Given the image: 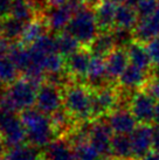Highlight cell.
<instances>
[{
  "instance_id": "6da1fadb",
  "label": "cell",
  "mask_w": 159,
  "mask_h": 160,
  "mask_svg": "<svg viewBox=\"0 0 159 160\" xmlns=\"http://www.w3.org/2000/svg\"><path fill=\"white\" fill-rule=\"evenodd\" d=\"M40 85L28 78L14 81L0 95V110L26 111L35 105L36 95Z\"/></svg>"
},
{
  "instance_id": "7a4b0ae2",
  "label": "cell",
  "mask_w": 159,
  "mask_h": 160,
  "mask_svg": "<svg viewBox=\"0 0 159 160\" xmlns=\"http://www.w3.org/2000/svg\"><path fill=\"white\" fill-rule=\"evenodd\" d=\"M21 119L26 131V138L34 148H46L54 140L55 129L50 117L38 109L22 112Z\"/></svg>"
},
{
  "instance_id": "3957f363",
  "label": "cell",
  "mask_w": 159,
  "mask_h": 160,
  "mask_svg": "<svg viewBox=\"0 0 159 160\" xmlns=\"http://www.w3.org/2000/svg\"><path fill=\"white\" fill-rule=\"evenodd\" d=\"M63 108L73 120L85 123L94 115L93 89L83 84H69L63 91Z\"/></svg>"
},
{
  "instance_id": "277c9868",
  "label": "cell",
  "mask_w": 159,
  "mask_h": 160,
  "mask_svg": "<svg viewBox=\"0 0 159 160\" xmlns=\"http://www.w3.org/2000/svg\"><path fill=\"white\" fill-rule=\"evenodd\" d=\"M66 31L74 36L81 45L89 47L100 33L95 9L85 6L75 13L70 22L68 23Z\"/></svg>"
},
{
  "instance_id": "5b68a950",
  "label": "cell",
  "mask_w": 159,
  "mask_h": 160,
  "mask_svg": "<svg viewBox=\"0 0 159 160\" xmlns=\"http://www.w3.org/2000/svg\"><path fill=\"white\" fill-rule=\"evenodd\" d=\"M0 138L11 148L21 146L27 140L22 119L17 112L0 110Z\"/></svg>"
},
{
  "instance_id": "8992f818",
  "label": "cell",
  "mask_w": 159,
  "mask_h": 160,
  "mask_svg": "<svg viewBox=\"0 0 159 160\" xmlns=\"http://www.w3.org/2000/svg\"><path fill=\"white\" fill-rule=\"evenodd\" d=\"M112 139L114 131L111 130L108 122L97 119L88 125V140L96 147V150L105 160H112Z\"/></svg>"
},
{
  "instance_id": "52a82bcc",
  "label": "cell",
  "mask_w": 159,
  "mask_h": 160,
  "mask_svg": "<svg viewBox=\"0 0 159 160\" xmlns=\"http://www.w3.org/2000/svg\"><path fill=\"white\" fill-rule=\"evenodd\" d=\"M156 105L155 98L144 89L131 93L128 102L129 110L139 124H150L155 122Z\"/></svg>"
},
{
  "instance_id": "ba28073f",
  "label": "cell",
  "mask_w": 159,
  "mask_h": 160,
  "mask_svg": "<svg viewBox=\"0 0 159 160\" xmlns=\"http://www.w3.org/2000/svg\"><path fill=\"white\" fill-rule=\"evenodd\" d=\"M36 109L47 116H53L63 107V93L58 85L44 83L39 87L36 95Z\"/></svg>"
},
{
  "instance_id": "9c48e42d",
  "label": "cell",
  "mask_w": 159,
  "mask_h": 160,
  "mask_svg": "<svg viewBox=\"0 0 159 160\" xmlns=\"http://www.w3.org/2000/svg\"><path fill=\"white\" fill-rule=\"evenodd\" d=\"M108 124L115 134L130 136L137 128V120L128 107H119L108 115Z\"/></svg>"
},
{
  "instance_id": "30bf717a",
  "label": "cell",
  "mask_w": 159,
  "mask_h": 160,
  "mask_svg": "<svg viewBox=\"0 0 159 160\" xmlns=\"http://www.w3.org/2000/svg\"><path fill=\"white\" fill-rule=\"evenodd\" d=\"M132 147L133 159L138 160L149 153L153 145V128L150 124H139L129 136Z\"/></svg>"
},
{
  "instance_id": "8fae6325",
  "label": "cell",
  "mask_w": 159,
  "mask_h": 160,
  "mask_svg": "<svg viewBox=\"0 0 159 160\" xmlns=\"http://www.w3.org/2000/svg\"><path fill=\"white\" fill-rule=\"evenodd\" d=\"M150 72L141 69V68L129 64L122 76L119 77L117 85L125 92H135L138 90L144 89L147 83Z\"/></svg>"
},
{
  "instance_id": "7c38bea8",
  "label": "cell",
  "mask_w": 159,
  "mask_h": 160,
  "mask_svg": "<svg viewBox=\"0 0 159 160\" xmlns=\"http://www.w3.org/2000/svg\"><path fill=\"white\" fill-rule=\"evenodd\" d=\"M130 64L129 54L126 48H117L110 53L105 58V67H106V75L108 80L111 83L118 82L119 77L122 76L125 69Z\"/></svg>"
},
{
  "instance_id": "4fadbf2b",
  "label": "cell",
  "mask_w": 159,
  "mask_h": 160,
  "mask_svg": "<svg viewBox=\"0 0 159 160\" xmlns=\"http://www.w3.org/2000/svg\"><path fill=\"white\" fill-rule=\"evenodd\" d=\"M159 36V7L155 13L138 20V23L133 31V40L149 43Z\"/></svg>"
},
{
  "instance_id": "5bb4252c",
  "label": "cell",
  "mask_w": 159,
  "mask_h": 160,
  "mask_svg": "<svg viewBox=\"0 0 159 160\" xmlns=\"http://www.w3.org/2000/svg\"><path fill=\"white\" fill-rule=\"evenodd\" d=\"M74 11L69 5L64 4L62 6L50 7L47 12L46 17V25L50 31L53 32H63L66 29L68 23L70 22L71 18L74 17Z\"/></svg>"
},
{
  "instance_id": "9a60e30c",
  "label": "cell",
  "mask_w": 159,
  "mask_h": 160,
  "mask_svg": "<svg viewBox=\"0 0 159 160\" xmlns=\"http://www.w3.org/2000/svg\"><path fill=\"white\" fill-rule=\"evenodd\" d=\"M125 48L128 50L130 64L151 72L155 66H153V62H152V58L150 56L146 43L133 40Z\"/></svg>"
},
{
  "instance_id": "2e32d148",
  "label": "cell",
  "mask_w": 159,
  "mask_h": 160,
  "mask_svg": "<svg viewBox=\"0 0 159 160\" xmlns=\"http://www.w3.org/2000/svg\"><path fill=\"white\" fill-rule=\"evenodd\" d=\"M85 81L88 83L87 85L91 89H97V88L108 84L106 82H109V80H108V75H106L105 58L91 54Z\"/></svg>"
},
{
  "instance_id": "e0dca14e",
  "label": "cell",
  "mask_w": 159,
  "mask_h": 160,
  "mask_svg": "<svg viewBox=\"0 0 159 160\" xmlns=\"http://www.w3.org/2000/svg\"><path fill=\"white\" fill-rule=\"evenodd\" d=\"M91 58V53L87 49H80L73 55L66 58V69L69 75L79 80H85L88 74L89 63Z\"/></svg>"
},
{
  "instance_id": "ac0fdd59",
  "label": "cell",
  "mask_w": 159,
  "mask_h": 160,
  "mask_svg": "<svg viewBox=\"0 0 159 160\" xmlns=\"http://www.w3.org/2000/svg\"><path fill=\"white\" fill-rule=\"evenodd\" d=\"M117 5L109 0H103L95 7V15L100 32H111L115 29Z\"/></svg>"
},
{
  "instance_id": "d6986e66",
  "label": "cell",
  "mask_w": 159,
  "mask_h": 160,
  "mask_svg": "<svg viewBox=\"0 0 159 160\" xmlns=\"http://www.w3.org/2000/svg\"><path fill=\"white\" fill-rule=\"evenodd\" d=\"M138 20H139V17L135 7L130 6L129 4L117 5L115 28L133 33L138 23Z\"/></svg>"
},
{
  "instance_id": "ffe728a7",
  "label": "cell",
  "mask_w": 159,
  "mask_h": 160,
  "mask_svg": "<svg viewBox=\"0 0 159 160\" xmlns=\"http://www.w3.org/2000/svg\"><path fill=\"white\" fill-rule=\"evenodd\" d=\"M46 160H76L71 142L66 139H54L46 147Z\"/></svg>"
},
{
  "instance_id": "44dd1931",
  "label": "cell",
  "mask_w": 159,
  "mask_h": 160,
  "mask_svg": "<svg viewBox=\"0 0 159 160\" xmlns=\"http://www.w3.org/2000/svg\"><path fill=\"white\" fill-rule=\"evenodd\" d=\"M117 48L114 33L111 32H100L93 43L89 46L90 53L105 58L110 53Z\"/></svg>"
},
{
  "instance_id": "7402d4cb",
  "label": "cell",
  "mask_w": 159,
  "mask_h": 160,
  "mask_svg": "<svg viewBox=\"0 0 159 160\" xmlns=\"http://www.w3.org/2000/svg\"><path fill=\"white\" fill-rule=\"evenodd\" d=\"M112 160H135L129 136L115 134L111 147Z\"/></svg>"
},
{
  "instance_id": "603a6c76",
  "label": "cell",
  "mask_w": 159,
  "mask_h": 160,
  "mask_svg": "<svg viewBox=\"0 0 159 160\" xmlns=\"http://www.w3.org/2000/svg\"><path fill=\"white\" fill-rule=\"evenodd\" d=\"M70 142L75 152L76 160H105L96 147L89 142L88 138L71 140Z\"/></svg>"
},
{
  "instance_id": "cb8c5ba5",
  "label": "cell",
  "mask_w": 159,
  "mask_h": 160,
  "mask_svg": "<svg viewBox=\"0 0 159 160\" xmlns=\"http://www.w3.org/2000/svg\"><path fill=\"white\" fill-rule=\"evenodd\" d=\"M9 15L21 22L28 23L33 20L34 8L29 0H13Z\"/></svg>"
},
{
  "instance_id": "d4e9b609",
  "label": "cell",
  "mask_w": 159,
  "mask_h": 160,
  "mask_svg": "<svg viewBox=\"0 0 159 160\" xmlns=\"http://www.w3.org/2000/svg\"><path fill=\"white\" fill-rule=\"evenodd\" d=\"M44 26L41 20H32L31 22L25 25L23 32L21 35V43L23 46H32L36 40H39L41 36L46 34L44 33Z\"/></svg>"
},
{
  "instance_id": "484cf974",
  "label": "cell",
  "mask_w": 159,
  "mask_h": 160,
  "mask_svg": "<svg viewBox=\"0 0 159 160\" xmlns=\"http://www.w3.org/2000/svg\"><path fill=\"white\" fill-rule=\"evenodd\" d=\"M56 42H58L59 54H61L66 58L81 49L80 48L81 43L67 31L59 33V35L56 36Z\"/></svg>"
},
{
  "instance_id": "4316f807",
  "label": "cell",
  "mask_w": 159,
  "mask_h": 160,
  "mask_svg": "<svg viewBox=\"0 0 159 160\" xmlns=\"http://www.w3.org/2000/svg\"><path fill=\"white\" fill-rule=\"evenodd\" d=\"M26 23L19 21L14 18H7L3 22V36L6 41L14 42L18 39H21L22 32Z\"/></svg>"
},
{
  "instance_id": "83f0119b",
  "label": "cell",
  "mask_w": 159,
  "mask_h": 160,
  "mask_svg": "<svg viewBox=\"0 0 159 160\" xmlns=\"http://www.w3.org/2000/svg\"><path fill=\"white\" fill-rule=\"evenodd\" d=\"M18 71L17 66L7 55L0 58V83L12 84L14 81H17Z\"/></svg>"
},
{
  "instance_id": "f1b7e54d",
  "label": "cell",
  "mask_w": 159,
  "mask_h": 160,
  "mask_svg": "<svg viewBox=\"0 0 159 160\" xmlns=\"http://www.w3.org/2000/svg\"><path fill=\"white\" fill-rule=\"evenodd\" d=\"M29 47H32L33 49H35L36 52L44 54V55H50V54L59 53L56 36H52L49 34H44L39 40H36Z\"/></svg>"
},
{
  "instance_id": "f546056e",
  "label": "cell",
  "mask_w": 159,
  "mask_h": 160,
  "mask_svg": "<svg viewBox=\"0 0 159 160\" xmlns=\"http://www.w3.org/2000/svg\"><path fill=\"white\" fill-rule=\"evenodd\" d=\"M39 158L35 148L33 146H21L11 148L5 157V160H36Z\"/></svg>"
},
{
  "instance_id": "4dcf8cb0",
  "label": "cell",
  "mask_w": 159,
  "mask_h": 160,
  "mask_svg": "<svg viewBox=\"0 0 159 160\" xmlns=\"http://www.w3.org/2000/svg\"><path fill=\"white\" fill-rule=\"evenodd\" d=\"M144 90L150 93L155 99L159 101V68L153 67V69L151 70Z\"/></svg>"
},
{
  "instance_id": "1f68e13d",
  "label": "cell",
  "mask_w": 159,
  "mask_h": 160,
  "mask_svg": "<svg viewBox=\"0 0 159 160\" xmlns=\"http://www.w3.org/2000/svg\"><path fill=\"white\" fill-rule=\"evenodd\" d=\"M159 7V0H141L135 7L138 13L139 19L147 18L155 13Z\"/></svg>"
},
{
  "instance_id": "d6a6232c",
  "label": "cell",
  "mask_w": 159,
  "mask_h": 160,
  "mask_svg": "<svg viewBox=\"0 0 159 160\" xmlns=\"http://www.w3.org/2000/svg\"><path fill=\"white\" fill-rule=\"evenodd\" d=\"M50 119H52V123L54 125L55 131H64V130H67L70 126L71 120H73L70 118V116L68 115L66 111H62V110L54 113L53 116H50Z\"/></svg>"
},
{
  "instance_id": "836d02e7",
  "label": "cell",
  "mask_w": 159,
  "mask_h": 160,
  "mask_svg": "<svg viewBox=\"0 0 159 160\" xmlns=\"http://www.w3.org/2000/svg\"><path fill=\"white\" fill-rule=\"evenodd\" d=\"M146 46H147L150 56L152 58L153 66L159 68V36L153 39V40H151L149 43H146Z\"/></svg>"
},
{
  "instance_id": "e575fe53",
  "label": "cell",
  "mask_w": 159,
  "mask_h": 160,
  "mask_svg": "<svg viewBox=\"0 0 159 160\" xmlns=\"http://www.w3.org/2000/svg\"><path fill=\"white\" fill-rule=\"evenodd\" d=\"M13 0H0V19H5L11 13Z\"/></svg>"
},
{
  "instance_id": "d590c367",
  "label": "cell",
  "mask_w": 159,
  "mask_h": 160,
  "mask_svg": "<svg viewBox=\"0 0 159 160\" xmlns=\"http://www.w3.org/2000/svg\"><path fill=\"white\" fill-rule=\"evenodd\" d=\"M152 148L156 152L159 153V126L157 125L156 128H153V145Z\"/></svg>"
},
{
  "instance_id": "8d00e7d4",
  "label": "cell",
  "mask_w": 159,
  "mask_h": 160,
  "mask_svg": "<svg viewBox=\"0 0 159 160\" xmlns=\"http://www.w3.org/2000/svg\"><path fill=\"white\" fill-rule=\"evenodd\" d=\"M138 160H159V153L156 152L155 150H151L149 153H146L145 156H143Z\"/></svg>"
},
{
  "instance_id": "74e56055",
  "label": "cell",
  "mask_w": 159,
  "mask_h": 160,
  "mask_svg": "<svg viewBox=\"0 0 159 160\" xmlns=\"http://www.w3.org/2000/svg\"><path fill=\"white\" fill-rule=\"evenodd\" d=\"M48 4L52 6V7H56V6H62L64 5L68 1V0H47Z\"/></svg>"
},
{
  "instance_id": "f35d334b",
  "label": "cell",
  "mask_w": 159,
  "mask_h": 160,
  "mask_svg": "<svg viewBox=\"0 0 159 160\" xmlns=\"http://www.w3.org/2000/svg\"><path fill=\"white\" fill-rule=\"evenodd\" d=\"M155 122L156 124L159 126V101L157 103V105H156V111H155Z\"/></svg>"
},
{
  "instance_id": "ab89813d",
  "label": "cell",
  "mask_w": 159,
  "mask_h": 160,
  "mask_svg": "<svg viewBox=\"0 0 159 160\" xmlns=\"http://www.w3.org/2000/svg\"><path fill=\"white\" fill-rule=\"evenodd\" d=\"M109 1L114 2V4H116V5H123L128 2V0H109Z\"/></svg>"
},
{
  "instance_id": "60d3db41",
  "label": "cell",
  "mask_w": 159,
  "mask_h": 160,
  "mask_svg": "<svg viewBox=\"0 0 159 160\" xmlns=\"http://www.w3.org/2000/svg\"><path fill=\"white\" fill-rule=\"evenodd\" d=\"M4 150H5V144H4V142L1 140V138H0V157L3 156V153H4Z\"/></svg>"
},
{
  "instance_id": "b9f144b4",
  "label": "cell",
  "mask_w": 159,
  "mask_h": 160,
  "mask_svg": "<svg viewBox=\"0 0 159 160\" xmlns=\"http://www.w3.org/2000/svg\"><path fill=\"white\" fill-rule=\"evenodd\" d=\"M87 4H90V5H93V4H96L97 5L98 2H101V1H103V0H84Z\"/></svg>"
},
{
  "instance_id": "7bdbcfd3",
  "label": "cell",
  "mask_w": 159,
  "mask_h": 160,
  "mask_svg": "<svg viewBox=\"0 0 159 160\" xmlns=\"http://www.w3.org/2000/svg\"><path fill=\"white\" fill-rule=\"evenodd\" d=\"M3 36V23H0V39Z\"/></svg>"
},
{
  "instance_id": "ee69618b",
  "label": "cell",
  "mask_w": 159,
  "mask_h": 160,
  "mask_svg": "<svg viewBox=\"0 0 159 160\" xmlns=\"http://www.w3.org/2000/svg\"><path fill=\"white\" fill-rule=\"evenodd\" d=\"M36 160H46V158H38Z\"/></svg>"
},
{
  "instance_id": "f6af8a7d",
  "label": "cell",
  "mask_w": 159,
  "mask_h": 160,
  "mask_svg": "<svg viewBox=\"0 0 159 160\" xmlns=\"http://www.w3.org/2000/svg\"><path fill=\"white\" fill-rule=\"evenodd\" d=\"M4 160H5V159H4Z\"/></svg>"
}]
</instances>
